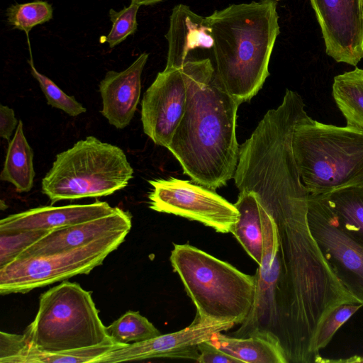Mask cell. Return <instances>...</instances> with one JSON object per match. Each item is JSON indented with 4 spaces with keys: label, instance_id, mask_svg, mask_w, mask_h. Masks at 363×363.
Wrapping results in <instances>:
<instances>
[{
    "label": "cell",
    "instance_id": "obj_1",
    "mask_svg": "<svg viewBox=\"0 0 363 363\" xmlns=\"http://www.w3.org/2000/svg\"><path fill=\"white\" fill-rule=\"evenodd\" d=\"M259 206L263 252L254 274L255 301L232 335L271 334L279 341L288 363L314 362L312 340L321 320L336 306L357 301L339 281L314 239L308 203L259 201Z\"/></svg>",
    "mask_w": 363,
    "mask_h": 363
},
{
    "label": "cell",
    "instance_id": "obj_2",
    "mask_svg": "<svg viewBox=\"0 0 363 363\" xmlns=\"http://www.w3.org/2000/svg\"><path fill=\"white\" fill-rule=\"evenodd\" d=\"M182 67L186 107L167 149L193 182L215 190L234 177L238 165L239 105L219 83L209 58L188 59Z\"/></svg>",
    "mask_w": 363,
    "mask_h": 363
},
{
    "label": "cell",
    "instance_id": "obj_3",
    "mask_svg": "<svg viewBox=\"0 0 363 363\" xmlns=\"http://www.w3.org/2000/svg\"><path fill=\"white\" fill-rule=\"evenodd\" d=\"M276 0L230 4L206 17L214 40L216 76L240 105L250 101L269 75L280 33Z\"/></svg>",
    "mask_w": 363,
    "mask_h": 363
},
{
    "label": "cell",
    "instance_id": "obj_4",
    "mask_svg": "<svg viewBox=\"0 0 363 363\" xmlns=\"http://www.w3.org/2000/svg\"><path fill=\"white\" fill-rule=\"evenodd\" d=\"M292 148L310 194L363 186V130L325 124L306 114L295 126Z\"/></svg>",
    "mask_w": 363,
    "mask_h": 363
},
{
    "label": "cell",
    "instance_id": "obj_5",
    "mask_svg": "<svg viewBox=\"0 0 363 363\" xmlns=\"http://www.w3.org/2000/svg\"><path fill=\"white\" fill-rule=\"evenodd\" d=\"M170 262L203 320L241 324L254 304V275L189 244H174Z\"/></svg>",
    "mask_w": 363,
    "mask_h": 363
},
{
    "label": "cell",
    "instance_id": "obj_6",
    "mask_svg": "<svg viewBox=\"0 0 363 363\" xmlns=\"http://www.w3.org/2000/svg\"><path fill=\"white\" fill-rule=\"evenodd\" d=\"M106 328L91 292L65 280L41 294L35 318L23 334L38 350L57 354L116 344Z\"/></svg>",
    "mask_w": 363,
    "mask_h": 363
},
{
    "label": "cell",
    "instance_id": "obj_7",
    "mask_svg": "<svg viewBox=\"0 0 363 363\" xmlns=\"http://www.w3.org/2000/svg\"><path fill=\"white\" fill-rule=\"evenodd\" d=\"M133 177V169L122 149L88 136L56 155L42 179V192L52 204L106 196L125 187Z\"/></svg>",
    "mask_w": 363,
    "mask_h": 363
},
{
    "label": "cell",
    "instance_id": "obj_8",
    "mask_svg": "<svg viewBox=\"0 0 363 363\" xmlns=\"http://www.w3.org/2000/svg\"><path fill=\"white\" fill-rule=\"evenodd\" d=\"M129 232L116 233L54 254L18 257L0 267V294H24L76 275L87 274L120 246Z\"/></svg>",
    "mask_w": 363,
    "mask_h": 363
},
{
    "label": "cell",
    "instance_id": "obj_9",
    "mask_svg": "<svg viewBox=\"0 0 363 363\" xmlns=\"http://www.w3.org/2000/svg\"><path fill=\"white\" fill-rule=\"evenodd\" d=\"M310 230L333 273L357 303L363 305V240L345 231L320 194H310Z\"/></svg>",
    "mask_w": 363,
    "mask_h": 363
},
{
    "label": "cell",
    "instance_id": "obj_10",
    "mask_svg": "<svg viewBox=\"0 0 363 363\" xmlns=\"http://www.w3.org/2000/svg\"><path fill=\"white\" fill-rule=\"evenodd\" d=\"M150 208L196 220L221 233H230L240 213L214 190L174 177L149 180Z\"/></svg>",
    "mask_w": 363,
    "mask_h": 363
},
{
    "label": "cell",
    "instance_id": "obj_11",
    "mask_svg": "<svg viewBox=\"0 0 363 363\" xmlns=\"http://www.w3.org/2000/svg\"><path fill=\"white\" fill-rule=\"evenodd\" d=\"M186 84L182 67L157 74L144 93L141 121L144 133L155 144L167 148L184 113Z\"/></svg>",
    "mask_w": 363,
    "mask_h": 363
},
{
    "label": "cell",
    "instance_id": "obj_12",
    "mask_svg": "<svg viewBox=\"0 0 363 363\" xmlns=\"http://www.w3.org/2000/svg\"><path fill=\"white\" fill-rule=\"evenodd\" d=\"M234 325L232 323L203 320L196 315L193 322L181 330L125 345L99 357L93 363H117L155 358L189 359L196 362L201 342L209 340L213 334L228 330Z\"/></svg>",
    "mask_w": 363,
    "mask_h": 363
},
{
    "label": "cell",
    "instance_id": "obj_13",
    "mask_svg": "<svg viewBox=\"0 0 363 363\" xmlns=\"http://www.w3.org/2000/svg\"><path fill=\"white\" fill-rule=\"evenodd\" d=\"M321 28L327 54L356 66L363 58L362 0H310Z\"/></svg>",
    "mask_w": 363,
    "mask_h": 363
},
{
    "label": "cell",
    "instance_id": "obj_14",
    "mask_svg": "<svg viewBox=\"0 0 363 363\" xmlns=\"http://www.w3.org/2000/svg\"><path fill=\"white\" fill-rule=\"evenodd\" d=\"M131 226L130 213L117 207L111 214L50 230L23 250L18 257L46 255L72 250L116 233L130 231Z\"/></svg>",
    "mask_w": 363,
    "mask_h": 363
},
{
    "label": "cell",
    "instance_id": "obj_15",
    "mask_svg": "<svg viewBox=\"0 0 363 363\" xmlns=\"http://www.w3.org/2000/svg\"><path fill=\"white\" fill-rule=\"evenodd\" d=\"M149 54L141 53L125 69L106 72L100 82L101 114L117 129L128 126L132 121L141 94V77Z\"/></svg>",
    "mask_w": 363,
    "mask_h": 363
},
{
    "label": "cell",
    "instance_id": "obj_16",
    "mask_svg": "<svg viewBox=\"0 0 363 363\" xmlns=\"http://www.w3.org/2000/svg\"><path fill=\"white\" fill-rule=\"evenodd\" d=\"M116 208L99 201L89 204L37 207L2 218L0 233L50 230L111 214Z\"/></svg>",
    "mask_w": 363,
    "mask_h": 363
},
{
    "label": "cell",
    "instance_id": "obj_17",
    "mask_svg": "<svg viewBox=\"0 0 363 363\" xmlns=\"http://www.w3.org/2000/svg\"><path fill=\"white\" fill-rule=\"evenodd\" d=\"M165 38L168 43L165 68L182 67L191 51L213 48L214 40L206 17L194 12L188 6H175L170 15Z\"/></svg>",
    "mask_w": 363,
    "mask_h": 363
},
{
    "label": "cell",
    "instance_id": "obj_18",
    "mask_svg": "<svg viewBox=\"0 0 363 363\" xmlns=\"http://www.w3.org/2000/svg\"><path fill=\"white\" fill-rule=\"evenodd\" d=\"M125 345L99 346L50 354L38 350L23 334L0 333V363H93L99 357Z\"/></svg>",
    "mask_w": 363,
    "mask_h": 363
},
{
    "label": "cell",
    "instance_id": "obj_19",
    "mask_svg": "<svg viewBox=\"0 0 363 363\" xmlns=\"http://www.w3.org/2000/svg\"><path fill=\"white\" fill-rule=\"evenodd\" d=\"M209 341L229 355L246 363H288L284 351L274 336L257 333L236 337L216 333Z\"/></svg>",
    "mask_w": 363,
    "mask_h": 363
},
{
    "label": "cell",
    "instance_id": "obj_20",
    "mask_svg": "<svg viewBox=\"0 0 363 363\" xmlns=\"http://www.w3.org/2000/svg\"><path fill=\"white\" fill-rule=\"evenodd\" d=\"M33 157V150L24 135L23 122L19 120L14 135L9 143L1 180L13 184L18 192L30 191L35 176Z\"/></svg>",
    "mask_w": 363,
    "mask_h": 363
},
{
    "label": "cell",
    "instance_id": "obj_21",
    "mask_svg": "<svg viewBox=\"0 0 363 363\" xmlns=\"http://www.w3.org/2000/svg\"><path fill=\"white\" fill-rule=\"evenodd\" d=\"M235 206L240 216L230 233L248 255L259 265L263 252V240L258 199L253 191H241Z\"/></svg>",
    "mask_w": 363,
    "mask_h": 363
},
{
    "label": "cell",
    "instance_id": "obj_22",
    "mask_svg": "<svg viewBox=\"0 0 363 363\" xmlns=\"http://www.w3.org/2000/svg\"><path fill=\"white\" fill-rule=\"evenodd\" d=\"M320 195L342 228L363 240V186H349Z\"/></svg>",
    "mask_w": 363,
    "mask_h": 363
},
{
    "label": "cell",
    "instance_id": "obj_23",
    "mask_svg": "<svg viewBox=\"0 0 363 363\" xmlns=\"http://www.w3.org/2000/svg\"><path fill=\"white\" fill-rule=\"evenodd\" d=\"M332 94L347 125L363 130V69L335 76Z\"/></svg>",
    "mask_w": 363,
    "mask_h": 363
},
{
    "label": "cell",
    "instance_id": "obj_24",
    "mask_svg": "<svg viewBox=\"0 0 363 363\" xmlns=\"http://www.w3.org/2000/svg\"><path fill=\"white\" fill-rule=\"evenodd\" d=\"M106 329L115 342L122 345L140 342L160 335L145 317L138 311H132L125 313Z\"/></svg>",
    "mask_w": 363,
    "mask_h": 363
},
{
    "label": "cell",
    "instance_id": "obj_25",
    "mask_svg": "<svg viewBox=\"0 0 363 363\" xmlns=\"http://www.w3.org/2000/svg\"><path fill=\"white\" fill-rule=\"evenodd\" d=\"M362 306L359 303H342L331 310L321 320L311 345L315 362H321L323 357L319 354L320 350L329 344L337 330Z\"/></svg>",
    "mask_w": 363,
    "mask_h": 363
},
{
    "label": "cell",
    "instance_id": "obj_26",
    "mask_svg": "<svg viewBox=\"0 0 363 363\" xmlns=\"http://www.w3.org/2000/svg\"><path fill=\"white\" fill-rule=\"evenodd\" d=\"M52 6L45 1L36 0L10 6L6 12L7 21L13 28L26 33L35 26L49 21L52 18Z\"/></svg>",
    "mask_w": 363,
    "mask_h": 363
},
{
    "label": "cell",
    "instance_id": "obj_27",
    "mask_svg": "<svg viewBox=\"0 0 363 363\" xmlns=\"http://www.w3.org/2000/svg\"><path fill=\"white\" fill-rule=\"evenodd\" d=\"M32 76L38 81L48 105L60 109L70 116H77L86 111L85 107L72 96L65 93L47 76L39 72L34 66L32 57L28 60Z\"/></svg>",
    "mask_w": 363,
    "mask_h": 363
},
{
    "label": "cell",
    "instance_id": "obj_28",
    "mask_svg": "<svg viewBox=\"0 0 363 363\" xmlns=\"http://www.w3.org/2000/svg\"><path fill=\"white\" fill-rule=\"evenodd\" d=\"M50 230H29L0 233V267L11 262Z\"/></svg>",
    "mask_w": 363,
    "mask_h": 363
},
{
    "label": "cell",
    "instance_id": "obj_29",
    "mask_svg": "<svg viewBox=\"0 0 363 363\" xmlns=\"http://www.w3.org/2000/svg\"><path fill=\"white\" fill-rule=\"evenodd\" d=\"M140 6L132 4L117 11L113 9L109 11V17L112 22V27L106 38V42L111 48L120 44L128 36L133 34L138 27L137 13Z\"/></svg>",
    "mask_w": 363,
    "mask_h": 363
},
{
    "label": "cell",
    "instance_id": "obj_30",
    "mask_svg": "<svg viewBox=\"0 0 363 363\" xmlns=\"http://www.w3.org/2000/svg\"><path fill=\"white\" fill-rule=\"evenodd\" d=\"M199 356L196 360L200 363H241L240 360L224 352L209 340L199 345Z\"/></svg>",
    "mask_w": 363,
    "mask_h": 363
},
{
    "label": "cell",
    "instance_id": "obj_31",
    "mask_svg": "<svg viewBox=\"0 0 363 363\" xmlns=\"http://www.w3.org/2000/svg\"><path fill=\"white\" fill-rule=\"evenodd\" d=\"M18 122L12 108L0 104V136L2 138L9 143Z\"/></svg>",
    "mask_w": 363,
    "mask_h": 363
},
{
    "label": "cell",
    "instance_id": "obj_32",
    "mask_svg": "<svg viewBox=\"0 0 363 363\" xmlns=\"http://www.w3.org/2000/svg\"><path fill=\"white\" fill-rule=\"evenodd\" d=\"M162 1L164 0H131V3L140 6L154 4Z\"/></svg>",
    "mask_w": 363,
    "mask_h": 363
},
{
    "label": "cell",
    "instance_id": "obj_33",
    "mask_svg": "<svg viewBox=\"0 0 363 363\" xmlns=\"http://www.w3.org/2000/svg\"><path fill=\"white\" fill-rule=\"evenodd\" d=\"M362 4H363V0H362Z\"/></svg>",
    "mask_w": 363,
    "mask_h": 363
}]
</instances>
